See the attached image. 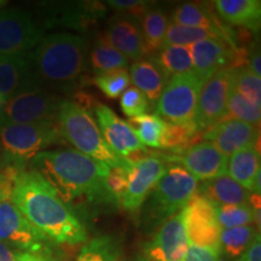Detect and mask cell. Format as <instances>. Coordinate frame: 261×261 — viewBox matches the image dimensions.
Listing matches in <instances>:
<instances>
[{"label":"cell","instance_id":"1","mask_svg":"<svg viewBox=\"0 0 261 261\" xmlns=\"http://www.w3.org/2000/svg\"><path fill=\"white\" fill-rule=\"evenodd\" d=\"M29 168L39 173L69 207L114 204L106 188L109 166L73 149L45 150L31 160Z\"/></svg>","mask_w":261,"mask_h":261},{"label":"cell","instance_id":"2","mask_svg":"<svg viewBox=\"0 0 261 261\" xmlns=\"http://www.w3.org/2000/svg\"><path fill=\"white\" fill-rule=\"evenodd\" d=\"M11 201L29 223L58 246L87 241L84 224L39 173L32 169L19 173Z\"/></svg>","mask_w":261,"mask_h":261},{"label":"cell","instance_id":"3","mask_svg":"<svg viewBox=\"0 0 261 261\" xmlns=\"http://www.w3.org/2000/svg\"><path fill=\"white\" fill-rule=\"evenodd\" d=\"M89 51V39L70 33H56L44 37L29 52L33 70L40 86L64 87L73 84L83 73Z\"/></svg>","mask_w":261,"mask_h":261},{"label":"cell","instance_id":"4","mask_svg":"<svg viewBox=\"0 0 261 261\" xmlns=\"http://www.w3.org/2000/svg\"><path fill=\"white\" fill-rule=\"evenodd\" d=\"M57 125L62 138L87 158L106 163L109 167H121L127 162L113 151L90 112L73 100L63 99L58 110Z\"/></svg>","mask_w":261,"mask_h":261},{"label":"cell","instance_id":"5","mask_svg":"<svg viewBox=\"0 0 261 261\" xmlns=\"http://www.w3.org/2000/svg\"><path fill=\"white\" fill-rule=\"evenodd\" d=\"M57 122L14 123L0 120V144L11 165L25 168L39 152L62 143Z\"/></svg>","mask_w":261,"mask_h":261},{"label":"cell","instance_id":"6","mask_svg":"<svg viewBox=\"0 0 261 261\" xmlns=\"http://www.w3.org/2000/svg\"><path fill=\"white\" fill-rule=\"evenodd\" d=\"M197 179L180 165L167 166L166 172L145 200L148 217L156 223H163L182 211L197 194Z\"/></svg>","mask_w":261,"mask_h":261},{"label":"cell","instance_id":"7","mask_svg":"<svg viewBox=\"0 0 261 261\" xmlns=\"http://www.w3.org/2000/svg\"><path fill=\"white\" fill-rule=\"evenodd\" d=\"M205 81L196 71L173 75L156 103V115L169 123L195 122L198 96Z\"/></svg>","mask_w":261,"mask_h":261},{"label":"cell","instance_id":"8","mask_svg":"<svg viewBox=\"0 0 261 261\" xmlns=\"http://www.w3.org/2000/svg\"><path fill=\"white\" fill-rule=\"evenodd\" d=\"M0 243L27 252H60L58 244L29 223L11 200L0 203Z\"/></svg>","mask_w":261,"mask_h":261},{"label":"cell","instance_id":"9","mask_svg":"<svg viewBox=\"0 0 261 261\" xmlns=\"http://www.w3.org/2000/svg\"><path fill=\"white\" fill-rule=\"evenodd\" d=\"M62 100L42 87H33L9 98L2 108L0 120L14 123L57 122Z\"/></svg>","mask_w":261,"mask_h":261},{"label":"cell","instance_id":"10","mask_svg":"<svg viewBox=\"0 0 261 261\" xmlns=\"http://www.w3.org/2000/svg\"><path fill=\"white\" fill-rule=\"evenodd\" d=\"M42 28L24 10H0V57L27 55L44 38Z\"/></svg>","mask_w":261,"mask_h":261},{"label":"cell","instance_id":"11","mask_svg":"<svg viewBox=\"0 0 261 261\" xmlns=\"http://www.w3.org/2000/svg\"><path fill=\"white\" fill-rule=\"evenodd\" d=\"M181 214L189 244L220 253L221 227L215 205L196 194L182 208Z\"/></svg>","mask_w":261,"mask_h":261},{"label":"cell","instance_id":"12","mask_svg":"<svg viewBox=\"0 0 261 261\" xmlns=\"http://www.w3.org/2000/svg\"><path fill=\"white\" fill-rule=\"evenodd\" d=\"M127 163V189L120 205L127 212L136 213L144 205L150 191L158 184L167 166L163 160L151 155Z\"/></svg>","mask_w":261,"mask_h":261},{"label":"cell","instance_id":"13","mask_svg":"<svg viewBox=\"0 0 261 261\" xmlns=\"http://www.w3.org/2000/svg\"><path fill=\"white\" fill-rule=\"evenodd\" d=\"M190 50L194 70L205 80L225 69H236L246 62V51L234 48L221 39H207L192 44Z\"/></svg>","mask_w":261,"mask_h":261},{"label":"cell","instance_id":"14","mask_svg":"<svg viewBox=\"0 0 261 261\" xmlns=\"http://www.w3.org/2000/svg\"><path fill=\"white\" fill-rule=\"evenodd\" d=\"M231 93L232 76L230 69L220 70L208 77L202 86L196 108L195 123L198 128L204 130L223 119Z\"/></svg>","mask_w":261,"mask_h":261},{"label":"cell","instance_id":"15","mask_svg":"<svg viewBox=\"0 0 261 261\" xmlns=\"http://www.w3.org/2000/svg\"><path fill=\"white\" fill-rule=\"evenodd\" d=\"M166 160L179 163L196 179L202 181L227 174L228 158L207 140L195 143L187 149L166 156Z\"/></svg>","mask_w":261,"mask_h":261},{"label":"cell","instance_id":"16","mask_svg":"<svg viewBox=\"0 0 261 261\" xmlns=\"http://www.w3.org/2000/svg\"><path fill=\"white\" fill-rule=\"evenodd\" d=\"M189 241L181 211L168 218L143 250L144 261H184Z\"/></svg>","mask_w":261,"mask_h":261},{"label":"cell","instance_id":"17","mask_svg":"<svg viewBox=\"0 0 261 261\" xmlns=\"http://www.w3.org/2000/svg\"><path fill=\"white\" fill-rule=\"evenodd\" d=\"M201 137L210 142L225 156L241 150L255 148L260 151L259 127L237 120H225L202 130Z\"/></svg>","mask_w":261,"mask_h":261},{"label":"cell","instance_id":"18","mask_svg":"<svg viewBox=\"0 0 261 261\" xmlns=\"http://www.w3.org/2000/svg\"><path fill=\"white\" fill-rule=\"evenodd\" d=\"M94 113L104 140L120 158L126 159L127 156L146 150L139 142L133 127L117 116L109 107L98 104Z\"/></svg>","mask_w":261,"mask_h":261},{"label":"cell","instance_id":"19","mask_svg":"<svg viewBox=\"0 0 261 261\" xmlns=\"http://www.w3.org/2000/svg\"><path fill=\"white\" fill-rule=\"evenodd\" d=\"M100 38L121 52L128 61L136 62L144 56L142 31L136 19L117 14L108 22L106 32Z\"/></svg>","mask_w":261,"mask_h":261},{"label":"cell","instance_id":"20","mask_svg":"<svg viewBox=\"0 0 261 261\" xmlns=\"http://www.w3.org/2000/svg\"><path fill=\"white\" fill-rule=\"evenodd\" d=\"M41 87L29 54L0 57V99L4 102L22 91Z\"/></svg>","mask_w":261,"mask_h":261},{"label":"cell","instance_id":"21","mask_svg":"<svg viewBox=\"0 0 261 261\" xmlns=\"http://www.w3.org/2000/svg\"><path fill=\"white\" fill-rule=\"evenodd\" d=\"M130 81L136 89L145 94L149 103H158L163 87L167 84L168 76L161 67L152 60H138L130 65Z\"/></svg>","mask_w":261,"mask_h":261},{"label":"cell","instance_id":"22","mask_svg":"<svg viewBox=\"0 0 261 261\" xmlns=\"http://www.w3.org/2000/svg\"><path fill=\"white\" fill-rule=\"evenodd\" d=\"M197 195L214 205L249 203L252 192L241 187L228 175L202 181L197 187Z\"/></svg>","mask_w":261,"mask_h":261},{"label":"cell","instance_id":"23","mask_svg":"<svg viewBox=\"0 0 261 261\" xmlns=\"http://www.w3.org/2000/svg\"><path fill=\"white\" fill-rule=\"evenodd\" d=\"M215 10L227 23L257 32L260 29V0H217Z\"/></svg>","mask_w":261,"mask_h":261},{"label":"cell","instance_id":"24","mask_svg":"<svg viewBox=\"0 0 261 261\" xmlns=\"http://www.w3.org/2000/svg\"><path fill=\"white\" fill-rule=\"evenodd\" d=\"M172 19L173 23L184 25V27L204 28L219 32L226 38L228 44L236 48L233 42V33L221 25L213 12L205 5L197 4V3H185L175 9Z\"/></svg>","mask_w":261,"mask_h":261},{"label":"cell","instance_id":"25","mask_svg":"<svg viewBox=\"0 0 261 261\" xmlns=\"http://www.w3.org/2000/svg\"><path fill=\"white\" fill-rule=\"evenodd\" d=\"M260 171V151L255 148L241 150L227 161L228 177L252 194H255V179Z\"/></svg>","mask_w":261,"mask_h":261},{"label":"cell","instance_id":"26","mask_svg":"<svg viewBox=\"0 0 261 261\" xmlns=\"http://www.w3.org/2000/svg\"><path fill=\"white\" fill-rule=\"evenodd\" d=\"M106 8L100 3H70L56 12L57 22L76 31H85L92 27L106 15Z\"/></svg>","mask_w":261,"mask_h":261},{"label":"cell","instance_id":"27","mask_svg":"<svg viewBox=\"0 0 261 261\" xmlns=\"http://www.w3.org/2000/svg\"><path fill=\"white\" fill-rule=\"evenodd\" d=\"M143 35L145 55H154L165 45L166 32L168 27V17L162 10L151 8L139 22Z\"/></svg>","mask_w":261,"mask_h":261},{"label":"cell","instance_id":"28","mask_svg":"<svg viewBox=\"0 0 261 261\" xmlns=\"http://www.w3.org/2000/svg\"><path fill=\"white\" fill-rule=\"evenodd\" d=\"M257 234L260 232L252 225L221 228L220 252H224L228 259H237L250 247Z\"/></svg>","mask_w":261,"mask_h":261},{"label":"cell","instance_id":"29","mask_svg":"<svg viewBox=\"0 0 261 261\" xmlns=\"http://www.w3.org/2000/svg\"><path fill=\"white\" fill-rule=\"evenodd\" d=\"M154 61L161 67L167 76L195 71L189 46L168 45L158 52V56L154 57Z\"/></svg>","mask_w":261,"mask_h":261},{"label":"cell","instance_id":"30","mask_svg":"<svg viewBox=\"0 0 261 261\" xmlns=\"http://www.w3.org/2000/svg\"><path fill=\"white\" fill-rule=\"evenodd\" d=\"M90 62L97 75L119 69H127V65H128V60L121 52L110 46L100 37L98 38L97 42L92 47L90 54Z\"/></svg>","mask_w":261,"mask_h":261},{"label":"cell","instance_id":"31","mask_svg":"<svg viewBox=\"0 0 261 261\" xmlns=\"http://www.w3.org/2000/svg\"><path fill=\"white\" fill-rule=\"evenodd\" d=\"M202 130L195 122L190 123H169L166 122L165 132L161 139L160 149L171 150L174 152L187 149L195 144V140L200 137Z\"/></svg>","mask_w":261,"mask_h":261},{"label":"cell","instance_id":"32","mask_svg":"<svg viewBox=\"0 0 261 261\" xmlns=\"http://www.w3.org/2000/svg\"><path fill=\"white\" fill-rule=\"evenodd\" d=\"M129 125L133 127L139 142L143 145L160 148L161 139L165 132L166 122L156 114H143V115L132 117Z\"/></svg>","mask_w":261,"mask_h":261},{"label":"cell","instance_id":"33","mask_svg":"<svg viewBox=\"0 0 261 261\" xmlns=\"http://www.w3.org/2000/svg\"><path fill=\"white\" fill-rule=\"evenodd\" d=\"M207 39H221L227 42L226 38L219 32L212 31V29L204 28H192L184 27L175 23L168 24L167 32L165 37V45L163 47L168 45H177V46H190L196 42L207 40Z\"/></svg>","mask_w":261,"mask_h":261},{"label":"cell","instance_id":"34","mask_svg":"<svg viewBox=\"0 0 261 261\" xmlns=\"http://www.w3.org/2000/svg\"><path fill=\"white\" fill-rule=\"evenodd\" d=\"M75 261H121V254L115 241L103 234L85 244Z\"/></svg>","mask_w":261,"mask_h":261},{"label":"cell","instance_id":"35","mask_svg":"<svg viewBox=\"0 0 261 261\" xmlns=\"http://www.w3.org/2000/svg\"><path fill=\"white\" fill-rule=\"evenodd\" d=\"M261 117L260 107L253 104L247 98L241 96L240 93H231L226 104V112L220 121L225 120H237V121H243L247 123H252L254 126H259Z\"/></svg>","mask_w":261,"mask_h":261},{"label":"cell","instance_id":"36","mask_svg":"<svg viewBox=\"0 0 261 261\" xmlns=\"http://www.w3.org/2000/svg\"><path fill=\"white\" fill-rule=\"evenodd\" d=\"M232 91L247 98L253 104L261 107V80L247 67L231 69Z\"/></svg>","mask_w":261,"mask_h":261},{"label":"cell","instance_id":"37","mask_svg":"<svg viewBox=\"0 0 261 261\" xmlns=\"http://www.w3.org/2000/svg\"><path fill=\"white\" fill-rule=\"evenodd\" d=\"M215 213L221 228L248 226L255 218V212L249 203L215 205Z\"/></svg>","mask_w":261,"mask_h":261},{"label":"cell","instance_id":"38","mask_svg":"<svg viewBox=\"0 0 261 261\" xmlns=\"http://www.w3.org/2000/svg\"><path fill=\"white\" fill-rule=\"evenodd\" d=\"M93 84L108 98H119L129 87L130 76L127 69H119L110 73L97 75Z\"/></svg>","mask_w":261,"mask_h":261},{"label":"cell","instance_id":"39","mask_svg":"<svg viewBox=\"0 0 261 261\" xmlns=\"http://www.w3.org/2000/svg\"><path fill=\"white\" fill-rule=\"evenodd\" d=\"M0 261H63V254L56 253H35L19 250L0 243Z\"/></svg>","mask_w":261,"mask_h":261},{"label":"cell","instance_id":"40","mask_svg":"<svg viewBox=\"0 0 261 261\" xmlns=\"http://www.w3.org/2000/svg\"><path fill=\"white\" fill-rule=\"evenodd\" d=\"M120 106L125 115L129 119L137 117L146 114L149 109V100L145 97V94L140 92L136 87H128L125 92L121 94L120 99Z\"/></svg>","mask_w":261,"mask_h":261},{"label":"cell","instance_id":"41","mask_svg":"<svg viewBox=\"0 0 261 261\" xmlns=\"http://www.w3.org/2000/svg\"><path fill=\"white\" fill-rule=\"evenodd\" d=\"M127 165L121 167H110L106 178L107 191L115 205H120L127 189Z\"/></svg>","mask_w":261,"mask_h":261},{"label":"cell","instance_id":"42","mask_svg":"<svg viewBox=\"0 0 261 261\" xmlns=\"http://www.w3.org/2000/svg\"><path fill=\"white\" fill-rule=\"evenodd\" d=\"M107 4L110 8L119 11L120 15L127 16L140 22L146 12L151 9L152 3L144 2V0H109Z\"/></svg>","mask_w":261,"mask_h":261},{"label":"cell","instance_id":"43","mask_svg":"<svg viewBox=\"0 0 261 261\" xmlns=\"http://www.w3.org/2000/svg\"><path fill=\"white\" fill-rule=\"evenodd\" d=\"M24 169L25 168H21L16 165H10L0 172V203L11 200L16 180L19 173Z\"/></svg>","mask_w":261,"mask_h":261},{"label":"cell","instance_id":"44","mask_svg":"<svg viewBox=\"0 0 261 261\" xmlns=\"http://www.w3.org/2000/svg\"><path fill=\"white\" fill-rule=\"evenodd\" d=\"M220 253L208 248H201L189 244L184 261H219Z\"/></svg>","mask_w":261,"mask_h":261},{"label":"cell","instance_id":"45","mask_svg":"<svg viewBox=\"0 0 261 261\" xmlns=\"http://www.w3.org/2000/svg\"><path fill=\"white\" fill-rule=\"evenodd\" d=\"M236 261H261V241L260 234H257L254 242Z\"/></svg>","mask_w":261,"mask_h":261},{"label":"cell","instance_id":"46","mask_svg":"<svg viewBox=\"0 0 261 261\" xmlns=\"http://www.w3.org/2000/svg\"><path fill=\"white\" fill-rule=\"evenodd\" d=\"M261 55L260 51H253L250 54V58L248 60V69H250L254 74L260 76L261 75Z\"/></svg>","mask_w":261,"mask_h":261},{"label":"cell","instance_id":"47","mask_svg":"<svg viewBox=\"0 0 261 261\" xmlns=\"http://www.w3.org/2000/svg\"><path fill=\"white\" fill-rule=\"evenodd\" d=\"M11 165L9 161L8 156H6V154L4 152V150H3V146L2 144H0V172L3 171L5 167H8V166Z\"/></svg>","mask_w":261,"mask_h":261},{"label":"cell","instance_id":"48","mask_svg":"<svg viewBox=\"0 0 261 261\" xmlns=\"http://www.w3.org/2000/svg\"><path fill=\"white\" fill-rule=\"evenodd\" d=\"M4 100L3 99H0V112H2V108H3V106H4Z\"/></svg>","mask_w":261,"mask_h":261}]
</instances>
